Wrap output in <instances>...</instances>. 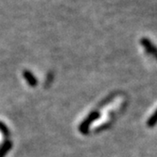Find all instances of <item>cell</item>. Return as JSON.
Listing matches in <instances>:
<instances>
[{
	"label": "cell",
	"mask_w": 157,
	"mask_h": 157,
	"mask_svg": "<svg viewBox=\"0 0 157 157\" xmlns=\"http://www.w3.org/2000/svg\"><path fill=\"white\" fill-rule=\"evenodd\" d=\"M13 147V143L10 142V141H5L4 144L2 145V147L1 149H0V157H5L7 152L12 149Z\"/></svg>",
	"instance_id": "277c9868"
},
{
	"label": "cell",
	"mask_w": 157,
	"mask_h": 157,
	"mask_svg": "<svg viewBox=\"0 0 157 157\" xmlns=\"http://www.w3.org/2000/svg\"><path fill=\"white\" fill-rule=\"evenodd\" d=\"M98 116L99 115H98V112H92V113L88 116V117L86 119H84L82 121V124L80 125V131H81V132L83 133V134L87 133L88 132V130H89V127H90V125H91V123L94 120H96L98 117Z\"/></svg>",
	"instance_id": "6da1fadb"
},
{
	"label": "cell",
	"mask_w": 157,
	"mask_h": 157,
	"mask_svg": "<svg viewBox=\"0 0 157 157\" xmlns=\"http://www.w3.org/2000/svg\"><path fill=\"white\" fill-rule=\"evenodd\" d=\"M156 124H157V110L154 112L153 115L148 120V126L149 127H153Z\"/></svg>",
	"instance_id": "5b68a950"
},
{
	"label": "cell",
	"mask_w": 157,
	"mask_h": 157,
	"mask_svg": "<svg viewBox=\"0 0 157 157\" xmlns=\"http://www.w3.org/2000/svg\"><path fill=\"white\" fill-rule=\"evenodd\" d=\"M23 76H24V78H25V80L27 81V82L29 84V86H31V87H35V86L37 85V80H36V78H35V76L33 75L30 71H29V70H24Z\"/></svg>",
	"instance_id": "3957f363"
},
{
	"label": "cell",
	"mask_w": 157,
	"mask_h": 157,
	"mask_svg": "<svg viewBox=\"0 0 157 157\" xmlns=\"http://www.w3.org/2000/svg\"><path fill=\"white\" fill-rule=\"evenodd\" d=\"M0 131H1L4 133L5 136H10V132H9L8 128L3 124V123H1V122H0Z\"/></svg>",
	"instance_id": "8992f818"
},
{
	"label": "cell",
	"mask_w": 157,
	"mask_h": 157,
	"mask_svg": "<svg viewBox=\"0 0 157 157\" xmlns=\"http://www.w3.org/2000/svg\"><path fill=\"white\" fill-rule=\"evenodd\" d=\"M141 44L144 47V48L147 50L150 54H151L153 57L157 60V48L155 44H153L150 39L148 38H142L141 39Z\"/></svg>",
	"instance_id": "7a4b0ae2"
}]
</instances>
